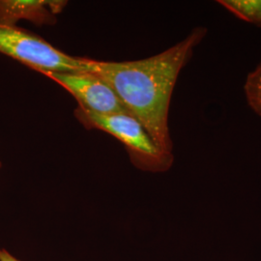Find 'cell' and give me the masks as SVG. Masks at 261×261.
I'll use <instances>...</instances> for the list:
<instances>
[{"label":"cell","mask_w":261,"mask_h":261,"mask_svg":"<svg viewBox=\"0 0 261 261\" xmlns=\"http://www.w3.org/2000/svg\"><path fill=\"white\" fill-rule=\"evenodd\" d=\"M244 89L252 111L261 116V63L247 76Z\"/></svg>","instance_id":"obj_7"},{"label":"cell","mask_w":261,"mask_h":261,"mask_svg":"<svg viewBox=\"0 0 261 261\" xmlns=\"http://www.w3.org/2000/svg\"><path fill=\"white\" fill-rule=\"evenodd\" d=\"M75 115L87 129L103 130L120 140L137 168L151 172H163L172 166L173 155L159 149L141 123L130 114L98 115L77 107Z\"/></svg>","instance_id":"obj_2"},{"label":"cell","mask_w":261,"mask_h":261,"mask_svg":"<svg viewBox=\"0 0 261 261\" xmlns=\"http://www.w3.org/2000/svg\"><path fill=\"white\" fill-rule=\"evenodd\" d=\"M218 3L237 18L261 27V0H221Z\"/></svg>","instance_id":"obj_6"},{"label":"cell","mask_w":261,"mask_h":261,"mask_svg":"<svg viewBox=\"0 0 261 261\" xmlns=\"http://www.w3.org/2000/svg\"><path fill=\"white\" fill-rule=\"evenodd\" d=\"M44 75L72 94L79 103V108L85 112L98 115L130 114L112 87L91 72L47 73Z\"/></svg>","instance_id":"obj_4"},{"label":"cell","mask_w":261,"mask_h":261,"mask_svg":"<svg viewBox=\"0 0 261 261\" xmlns=\"http://www.w3.org/2000/svg\"><path fill=\"white\" fill-rule=\"evenodd\" d=\"M0 53L41 74L87 71L84 57L69 56L25 29L0 24Z\"/></svg>","instance_id":"obj_3"},{"label":"cell","mask_w":261,"mask_h":261,"mask_svg":"<svg viewBox=\"0 0 261 261\" xmlns=\"http://www.w3.org/2000/svg\"><path fill=\"white\" fill-rule=\"evenodd\" d=\"M0 261H21L4 249H0Z\"/></svg>","instance_id":"obj_8"},{"label":"cell","mask_w":261,"mask_h":261,"mask_svg":"<svg viewBox=\"0 0 261 261\" xmlns=\"http://www.w3.org/2000/svg\"><path fill=\"white\" fill-rule=\"evenodd\" d=\"M206 34L205 28H196L165 51L135 61L84 58L86 70L112 87L130 115L141 123L159 149L166 154L173 155L168 112L178 75Z\"/></svg>","instance_id":"obj_1"},{"label":"cell","mask_w":261,"mask_h":261,"mask_svg":"<svg viewBox=\"0 0 261 261\" xmlns=\"http://www.w3.org/2000/svg\"><path fill=\"white\" fill-rule=\"evenodd\" d=\"M0 167H1V163H0Z\"/></svg>","instance_id":"obj_9"},{"label":"cell","mask_w":261,"mask_h":261,"mask_svg":"<svg viewBox=\"0 0 261 261\" xmlns=\"http://www.w3.org/2000/svg\"><path fill=\"white\" fill-rule=\"evenodd\" d=\"M66 5L67 1L61 0H0V24L16 27L24 19L36 25H53Z\"/></svg>","instance_id":"obj_5"}]
</instances>
